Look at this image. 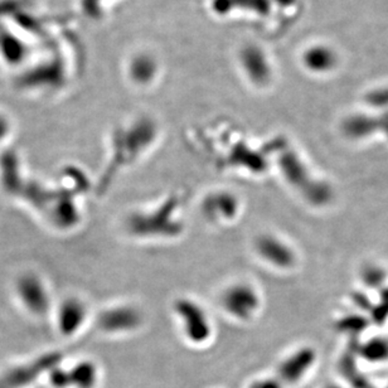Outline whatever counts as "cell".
I'll list each match as a JSON object with an SVG mask.
<instances>
[{
	"label": "cell",
	"mask_w": 388,
	"mask_h": 388,
	"mask_svg": "<svg viewBox=\"0 0 388 388\" xmlns=\"http://www.w3.org/2000/svg\"><path fill=\"white\" fill-rule=\"evenodd\" d=\"M97 323L103 331L127 333L139 328L143 324V315L132 305H116L103 310Z\"/></svg>",
	"instance_id": "obj_4"
},
{
	"label": "cell",
	"mask_w": 388,
	"mask_h": 388,
	"mask_svg": "<svg viewBox=\"0 0 388 388\" xmlns=\"http://www.w3.org/2000/svg\"><path fill=\"white\" fill-rule=\"evenodd\" d=\"M255 251L264 263L274 269H287L294 264L293 251L276 234H260L255 240Z\"/></svg>",
	"instance_id": "obj_5"
},
{
	"label": "cell",
	"mask_w": 388,
	"mask_h": 388,
	"mask_svg": "<svg viewBox=\"0 0 388 388\" xmlns=\"http://www.w3.org/2000/svg\"><path fill=\"white\" fill-rule=\"evenodd\" d=\"M15 294L23 308L30 314H47L51 309V298L43 278L34 272H24L15 281Z\"/></svg>",
	"instance_id": "obj_3"
},
{
	"label": "cell",
	"mask_w": 388,
	"mask_h": 388,
	"mask_svg": "<svg viewBox=\"0 0 388 388\" xmlns=\"http://www.w3.org/2000/svg\"><path fill=\"white\" fill-rule=\"evenodd\" d=\"M10 123L7 117L0 115V144L7 139L9 132H10Z\"/></svg>",
	"instance_id": "obj_8"
},
{
	"label": "cell",
	"mask_w": 388,
	"mask_h": 388,
	"mask_svg": "<svg viewBox=\"0 0 388 388\" xmlns=\"http://www.w3.org/2000/svg\"><path fill=\"white\" fill-rule=\"evenodd\" d=\"M88 310L86 304L80 298L71 296L61 301L56 312L57 328L62 336L71 337L79 333L88 320Z\"/></svg>",
	"instance_id": "obj_6"
},
{
	"label": "cell",
	"mask_w": 388,
	"mask_h": 388,
	"mask_svg": "<svg viewBox=\"0 0 388 388\" xmlns=\"http://www.w3.org/2000/svg\"><path fill=\"white\" fill-rule=\"evenodd\" d=\"M184 337L194 345L205 343L213 333L211 318L201 304L188 298L176 300L174 307Z\"/></svg>",
	"instance_id": "obj_2"
},
{
	"label": "cell",
	"mask_w": 388,
	"mask_h": 388,
	"mask_svg": "<svg viewBox=\"0 0 388 388\" xmlns=\"http://www.w3.org/2000/svg\"><path fill=\"white\" fill-rule=\"evenodd\" d=\"M202 212L205 218L214 223L231 222L240 212V201L232 193L216 192L203 201Z\"/></svg>",
	"instance_id": "obj_7"
},
{
	"label": "cell",
	"mask_w": 388,
	"mask_h": 388,
	"mask_svg": "<svg viewBox=\"0 0 388 388\" xmlns=\"http://www.w3.org/2000/svg\"><path fill=\"white\" fill-rule=\"evenodd\" d=\"M254 388H278L276 385H274L272 382L266 381V382H261V383H257L254 386Z\"/></svg>",
	"instance_id": "obj_9"
},
{
	"label": "cell",
	"mask_w": 388,
	"mask_h": 388,
	"mask_svg": "<svg viewBox=\"0 0 388 388\" xmlns=\"http://www.w3.org/2000/svg\"><path fill=\"white\" fill-rule=\"evenodd\" d=\"M221 308L238 322L252 320L261 310V295L249 283L238 281L221 294Z\"/></svg>",
	"instance_id": "obj_1"
}]
</instances>
